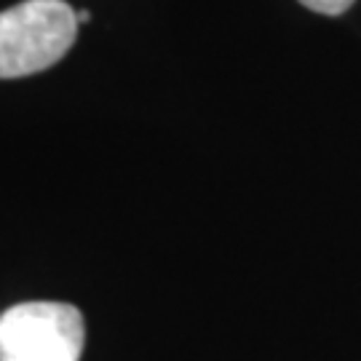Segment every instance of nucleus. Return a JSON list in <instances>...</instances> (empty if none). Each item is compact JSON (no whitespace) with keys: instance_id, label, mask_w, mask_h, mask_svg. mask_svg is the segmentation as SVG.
Masks as SVG:
<instances>
[{"instance_id":"nucleus-1","label":"nucleus","mask_w":361,"mask_h":361,"mask_svg":"<svg viewBox=\"0 0 361 361\" xmlns=\"http://www.w3.org/2000/svg\"><path fill=\"white\" fill-rule=\"evenodd\" d=\"M78 13L65 0H22L0 11V78L54 67L78 38Z\"/></svg>"},{"instance_id":"nucleus-2","label":"nucleus","mask_w":361,"mask_h":361,"mask_svg":"<svg viewBox=\"0 0 361 361\" xmlns=\"http://www.w3.org/2000/svg\"><path fill=\"white\" fill-rule=\"evenodd\" d=\"M83 313L70 302H19L0 313V361H80Z\"/></svg>"},{"instance_id":"nucleus-3","label":"nucleus","mask_w":361,"mask_h":361,"mask_svg":"<svg viewBox=\"0 0 361 361\" xmlns=\"http://www.w3.org/2000/svg\"><path fill=\"white\" fill-rule=\"evenodd\" d=\"M305 8L324 16H337V13H345L353 6V0H300Z\"/></svg>"},{"instance_id":"nucleus-4","label":"nucleus","mask_w":361,"mask_h":361,"mask_svg":"<svg viewBox=\"0 0 361 361\" xmlns=\"http://www.w3.org/2000/svg\"><path fill=\"white\" fill-rule=\"evenodd\" d=\"M89 19H91V11H78V22H80V25H86Z\"/></svg>"}]
</instances>
